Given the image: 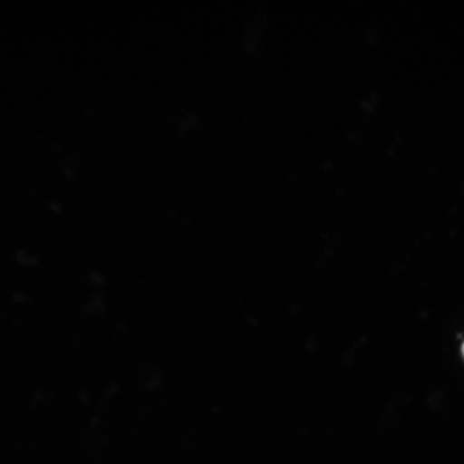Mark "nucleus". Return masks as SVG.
Masks as SVG:
<instances>
[{
    "mask_svg": "<svg viewBox=\"0 0 464 464\" xmlns=\"http://www.w3.org/2000/svg\"><path fill=\"white\" fill-rule=\"evenodd\" d=\"M463 352H464V346H463Z\"/></svg>",
    "mask_w": 464,
    "mask_h": 464,
    "instance_id": "f257e3e1",
    "label": "nucleus"
}]
</instances>
